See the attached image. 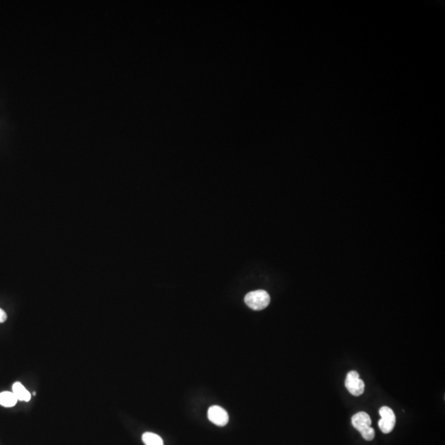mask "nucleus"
<instances>
[{
    "instance_id": "obj_1",
    "label": "nucleus",
    "mask_w": 445,
    "mask_h": 445,
    "mask_svg": "<svg viewBox=\"0 0 445 445\" xmlns=\"http://www.w3.org/2000/svg\"><path fill=\"white\" fill-rule=\"evenodd\" d=\"M246 304L253 310H262L268 306L270 302V295L265 290H259L250 292L244 298Z\"/></svg>"
},
{
    "instance_id": "obj_2",
    "label": "nucleus",
    "mask_w": 445,
    "mask_h": 445,
    "mask_svg": "<svg viewBox=\"0 0 445 445\" xmlns=\"http://www.w3.org/2000/svg\"><path fill=\"white\" fill-rule=\"evenodd\" d=\"M381 419L378 422V426L383 434H389L394 430L396 425V415L393 409L388 406H382L379 410Z\"/></svg>"
},
{
    "instance_id": "obj_3",
    "label": "nucleus",
    "mask_w": 445,
    "mask_h": 445,
    "mask_svg": "<svg viewBox=\"0 0 445 445\" xmlns=\"http://www.w3.org/2000/svg\"><path fill=\"white\" fill-rule=\"evenodd\" d=\"M346 387L348 390L351 395L359 397L362 395L365 392V382L359 378V374L358 372L353 371L349 372L347 376H346V382H345Z\"/></svg>"
},
{
    "instance_id": "obj_4",
    "label": "nucleus",
    "mask_w": 445,
    "mask_h": 445,
    "mask_svg": "<svg viewBox=\"0 0 445 445\" xmlns=\"http://www.w3.org/2000/svg\"><path fill=\"white\" fill-rule=\"evenodd\" d=\"M208 418L212 423L218 426H225L229 422L227 411L218 406H210L208 410Z\"/></svg>"
},
{
    "instance_id": "obj_5",
    "label": "nucleus",
    "mask_w": 445,
    "mask_h": 445,
    "mask_svg": "<svg viewBox=\"0 0 445 445\" xmlns=\"http://www.w3.org/2000/svg\"><path fill=\"white\" fill-rule=\"evenodd\" d=\"M351 422L354 428L359 432L370 427L372 423L370 415H368L367 413L364 411L356 413L355 415H353Z\"/></svg>"
},
{
    "instance_id": "obj_6",
    "label": "nucleus",
    "mask_w": 445,
    "mask_h": 445,
    "mask_svg": "<svg viewBox=\"0 0 445 445\" xmlns=\"http://www.w3.org/2000/svg\"><path fill=\"white\" fill-rule=\"evenodd\" d=\"M13 393L17 398V401L29 402L32 398L30 393L20 382H15L13 385Z\"/></svg>"
},
{
    "instance_id": "obj_7",
    "label": "nucleus",
    "mask_w": 445,
    "mask_h": 445,
    "mask_svg": "<svg viewBox=\"0 0 445 445\" xmlns=\"http://www.w3.org/2000/svg\"><path fill=\"white\" fill-rule=\"evenodd\" d=\"M17 399L13 392L0 393V405L5 407H13L17 404Z\"/></svg>"
},
{
    "instance_id": "obj_8",
    "label": "nucleus",
    "mask_w": 445,
    "mask_h": 445,
    "mask_svg": "<svg viewBox=\"0 0 445 445\" xmlns=\"http://www.w3.org/2000/svg\"><path fill=\"white\" fill-rule=\"evenodd\" d=\"M142 440L145 445H164L162 438L154 433H145L142 435Z\"/></svg>"
},
{
    "instance_id": "obj_9",
    "label": "nucleus",
    "mask_w": 445,
    "mask_h": 445,
    "mask_svg": "<svg viewBox=\"0 0 445 445\" xmlns=\"http://www.w3.org/2000/svg\"><path fill=\"white\" fill-rule=\"evenodd\" d=\"M360 434L364 439L367 441L373 440L375 436V431H374V429L372 428L371 426L364 430L363 431H361Z\"/></svg>"
},
{
    "instance_id": "obj_10",
    "label": "nucleus",
    "mask_w": 445,
    "mask_h": 445,
    "mask_svg": "<svg viewBox=\"0 0 445 445\" xmlns=\"http://www.w3.org/2000/svg\"><path fill=\"white\" fill-rule=\"evenodd\" d=\"M7 314L2 309H0V323H3V322H5L7 320Z\"/></svg>"
}]
</instances>
